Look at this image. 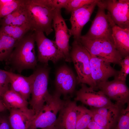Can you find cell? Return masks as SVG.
<instances>
[{"mask_svg":"<svg viewBox=\"0 0 129 129\" xmlns=\"http://www.w3.org/2000/svg\"><path fill=\"white\" fill-rule=\"evenodd\" d=\"M33 32L17 41L9 57L5 61L9 71L20 74L24 70H34L37 65Z\"/></svg>","mask_w":129,"mask_h":129,"instance_id":"cell-1","label":"cell"},{"mask_svg":"<svg viewBox=\"0 0 129 129\" xmlns=\"http://www.w3.org/2000/svg\"><path fill=\"white\" fill-rule=\"evenodd\" d=\"M28 13L31 30L41 31L48 35L53 31L52 21L55 10L37 2L35 0H24Z\"/></svg>","mask_w":129,"mask_h":129,"instance_id":"cell-2","label":"cell"},{"mask_svg":"<svg viewBox=\"0 0 129 129\" xmlns=\"http://www.w3.org/2000/svg\"><path fill=\"white\" fill-rule=\"evenodd\" d=\"M38 66L30 75L32 81L31 99L29 103L34 112L35 117L43 107L49 93L48 85L49 70L43 64Z\"/></svg>","mask_w":129,"mask_h":129,"instance_id":"cell-3","label":"cell"},{"mask_svg":"<svg viewBox=\"0 0 129 129\" xmlns=\"http://www.w3.org/2000/svg\"><path fill=\"white\" fill-rule=\"evenodd\" d=\"M61 95L56 91L53 94L48 93L43 107L28 129H44L54 125L64 102V100L61 98Z\"/></svg>","mask_w":129,"mask_h":129,"instance_id":"cell-4","label":"cell"},{"mask_svg":"<svg viewBox=\"0 0 129 129\" xmlns=\"http://www.w3.org/2000/svg\"><path fill=\"white\" fill-rule=\"evenodd\" d=\"M70 55L77 74V84H85L93 88L89 52L79 41L74 40Z\"/></svg>","mask_w":129,"mask_h":129,"instance_id":"cell-5","label":"cell"},{"mask_svg":"<svg viewBox=\"0 0 129 129\" xmlns=\"http://www.w3.org/2000/svg\"><path fill=\"white\" fill-rule=\"evenodd\" d=\"M77 40L91 55L102 57L111 63L120 66L123 59L111 41L104 38L87 39L81 36Z\"/></svg>","mask_w":129,"mask_h":129,"instance_id":"cell-6","label":"cell"},{"mask_svg":"<svg viewBox=\"0 0 129 129\" xmlns=\"http://www.w3.org/2000/svg\"><path fill=\"white\" fill-rule=\"evenodd\" d=\"M37 46L38 61L48 66L49 61L55 63L63 59V55L55 41L47 38L41 31H34Z\"/></svg>","mask_w":129,"mask_h":129,"instance_id":"cell-7","label":"cell"},{"mask_svg":"<svg viewBox=\"0 0 129 129\" xmlns=\"http://www.w3.org/2000/svg\"><path fill=\"white\" fill-rule=\"evenodd\" d=\"M98 9L87 32L81 36L87 39L104 38L114 43L112 36V30L103 0H99L97 4Z\"/></svg>","mask_w":129,"mask_h":129,"instance_id":"cell-8","label":"cell"},{"mask_svg":"<svg viewBox=\"0 0 129 129\" xmlns=\"http://www.w3.org/2000/svg\"><path fill=\"white\" fill-rule=\"evenodd\" d=\"M52 27L55 31V41L63 55V59L65 61L71 62L69 41L72 35L62 16L61 10H55Z\"/></svg>","mask_w":129,"mask_h":129,"instance_id":"cell-9","label":"cell"},{"mask_svg":"<svg viewBox=\"0 0 129 129\" xmlns=\"http://www.w3.org/2000/svg\"><path fill=\"white\" fill-rule=\"evenodd\" d=\"M111 63L104 58L90 54L91 75L94 90L99 89L109 78L117 74L118 70L112 67Z\"/></svg>","mask_w":129,"mask_h":129,"instance_id":"cell-10","label":"cell"},{"mask_svg":"<svg viewBox=\"0 0 129 129\" xmlns=\"http://www.w3.org/2000/svg\"><path fill=\"white\" fill-rule=\"evenodd\" d=\"M90 108H97L114 105L102 91H96L92 87L81 84V88L76 92L74 99Z\"/></svg>","mask_w":129,"mask_h":129,"instance_id":"cell-11","label":"cell"},{"mask_svg":"<svg viewBox=\"0 0 129 129\" xmlns=\"http://www.w3.org/2000/svg\"><path fill=\"white\" fill-rule=\"evenodd\" d=\"M99 89L119 106L123 107L125 104L129 103V89L126 81L115 79L107 81Z\"/></svg>","mask_w":129,"mask_h":129,"instance_id":"cell-12","label":"cell"},{"mask_svg":"<svg viewBox=\"0 0 129 129\" xmlns=\"http://www.w3.org/2000/svg\"><path fill=\"white\" fill-rule=\"evenodd\" d=\"M103 1L115 24L123 29L129 28V0Z\"/></svg>","mask_w":129,"mask_h":129,"instance_id":"cell-13","label":"cell"},{"mask_svg":"<svg viewBox=\"0 0 129 129\" xmlns=\"http://www.w3.org/2000/svg\"><path fill=\"white\" fill-rule=\"evenodd\" d=\"M99 1L86 5L71 12L70 19L71 24L70 30L74 40H78L81 36L82 30L89 21Z\"/></svg>","mask_w":129,"mask_h":129,"instance_id":"cell-14","label":"cell"},{"mask_svg":"<svg viewBox=\"0 0 129 129\" xmlns=\"http://www.w3.org/2000/svg\"><path fill=\"white\" fill-rule=\"evenodd\" d=\"M77 84L76 77L68 66L64 65L58 69L55 80L56 91L65 96L72 94Z\"/></svg>","mask_w":129,"mask_h":129,"instance_id":"cell-15","label":"cell"},{"mask_svg":"<svg viewBox=\"0 0 129 129\" xmlns=\"http://www.w3.org/2000/svg\"><path fill=\"white\" fill-rule=\"evenodd\" d=\"M76 102L69 98L64 100L54 125L58 129H75L78 116Z\"/></svg>","mask_w":129,"mask_h":129,"instance_id":"cell-16","label":"cell"},{"mask_svg":"<svg viewBox=\"0 0 129 129\" xmlns=\"http://www.w3.org/2000/svg\"><path fill=\"white\" fill-rule=\"evenodd\" d=\"M112 30L115 48L123 59L129 55V28L123 29L116 25L108 12L107 14Z\"/></svg>","mask_w":129,"mask_h":129,"instance_id":"cell-17","label":"cell"},{"mask_svg":"<svg viewBox=\"0 0 129 129\" xmlns=\"http://www.w3.org/2000/svg\"><path fill=\"white\" fill-rule=\"evenodd\" d=\"M8 118L12 129H28L35 117L32 109H12L9 110Z\"/></svg>","mask_w":129,"mask_h":129,"instance_id":"cell-18","label":"cell"},{"mask_svg":"<svg viewBox=\"0 0 129 129\" xmlns=\"http://www.w3.org/2000/svg\"><path fill=\"white\" fill-rule=\"evenodd\" d=\"M5 71L9 78L10 89L17 93L27 101L31 92L32 81L30 76H25L8 70Z\"/></svg>","mask_w":129,"mask_h":129,"instance_id":"cell-19","label":"cell"},{"mask_svg":"<svg viewBox=\"0 0 129 129\" xmlns=\"http://www.w3.org/2000/svg\"><path fill=\"white\" fill-rule=\"evenodd\" d=\"M23 1L24 0L22 5L18 9L2 18L0 22L2 26L30 25L28 13L24 5Z\"/></svg>","mask_w":129,"mask_h":129,"instance_id":"cell-20","label":"cell"},{"mask_svg":"<svg viewBox=\"0 0 129 129\" xmlns=\"http://www.w3.org/2000/svg\"><path fill=\"white\" fill-rule=\"evenodd\" d=\"M1 99L7 109L28 108V103L20 95L9 89L1 97Z\"/></svg>","mask_w":129,"mask_h":129,"instance_id":"cell-21","label":"cell"},{"mask_svg":"<svg viewBox=\"0 0 129 129\" xmlns=\"http://www.w3.org/2000/svg\"><path fill=\"white\" fill-rule=\"evenodd\" d=\"M0 32V62L5 61L10 56L18 40Z\"/></svg>","mask_w":129,"mask_h":129,"instance_id":"cell-22","label":"cell"},{"mask_svg":"<svg viewBox=\"0 0 129 129\" xmlns=\"http://www.w3.org/2000/svg\"><path fill=\"white\" fill-rule=\"evenodd\" d=\"M123 108L115 104L99 108H91L90 109L111 121L113 124L114 126L121 110Z\"/></svg>","mask_w":129,"mask_h":129,"instance_id":"cell-23","label":"cell"},{"mask_svg":"<svg viewBox=\"0 0 129 129\" xmlns=\"http://www.w3.org/2000/svg\"><path fill=\"white\" fill-rule=\"evenodd\" d=\"M30 30L31 28L29 24L21 26L6 25L2 26L0 28L1 32L18 41L22 38Z\"/></svg>","mask_w":129,"mask_h":129,"instance_id":"cell-24","label":"cell"},{"mask_svg":"<svg viewBox=\"0 0 129 129\" xmlns=\"http://www.w3.org/2000/svg\"><path fill=\"white\" fill-rule=\"evenodd\" d=\"M78 116L75 129H85L93 119L92 111L82 106H78Z\"/></svg>","mask_w":129,"mask_h":129,"instance_id":"cell-25","label":"cell"},{"mask_svg":"<svg viewBox=\"0 0 129 129\" xmlns=\"http://www.w3.org/2000/svg\"><path fill=\"white\" fill-rule=\"evenodd\" d=\"M23 0H0V19L16 10L22 4Z\"/></svg>","mask_w":129,"mask_h":129,"instance_id":"cell-26","label":"cell"},{"mask_svg":"<svg viewBox=\"0 0 129 129\" xmlns=\"http://www.w3.org/2000/svg\"><path fill=\"white\" fill-rule=\"evenodd\" d=\"M129 103L125 108L121 109L113 128L114 129H129Z\"/></svg>","mask_w":129,"mask_h":129,"instance_id":"cell-27","label":"cell"},{"mask_svg":"<svg viewBox=\"0 0 129 129\" xmlns=\"http://www.w3.org/2000/svg\"><path fill=\"white\" fill-rule=\"evenodd\" d=\"M70 0H35L38 3L54 10L66 8Z\"/></svg>","mask_w":129,"mask_h":129,"instance_id":"cell-28","label":"cell"},{"mask_svg":"<svg viewBox=\"0 0 129 129\" xmlns=\"http://www.w3.org/2000/svg\"><path fill=\"white\" fill-rule=\"evenodd\" d=\"M121 68L114 77V79L126 81L129 73V55L123 59L121 62Z\"/></svg>","mask_w":129,"mask_h":129,"instance_id":"cell-29","label":"cell"},{"mask_svg":"<svg viewBox=\"0 0 129 129\" xmlns=\"http://www.w3.org/2000/svg\"><path fill=\"white\" fill-rule=\"evenodd\" d=\"M99 0H70L65 9L66 12L71 13L73 11L85 5L98 1Z\"/></svg>","mask_w":129,"mask_h":129,"instance_id":"cell-30","label":"cell"},{"mask_svg":"<svg viewBox=\"0 0 129 129\" xmlns=\"http://www.w3.org/2000/svg\"><path fill=\"white\" fill-rule=\"evenodd\" d=\"M91 111L93 114V120L99 125L106 129H112L113 127L114 124L111 121L98 113Z\"/></svg>","mask_w":129,"mask_h":129,"instance_id":"cell-31","label":"cell"},{"mask_svg":"<svg viewBox=\"0 0 129 129\" xmlns=\"http://www.w3.org/2000/svg\"><path fill=\"white\" fill-rule=\"evenodd\" d=\"M10 84L9 77L5 70L0 69V94H3L9 89Z\"/></svg>","mask_w":129,"mask_h":129,"instance_id":"cell-32","label":"cell"},{"mask_svg":"<svg viewBox=\"0 0 129 129\" xmlns=\"http://www.w3.org/2000/svg\"><path fill=\"white\" fill-rule=\"evenodd\" d=\"M0 129H12L8 116L0 114Z\"/></svg>","mask_w":129,"mask_h":129,"instance_id":"cell-33","label":"cell"},{"mask_svg":"<svg viewBox=\"0 0 129 129\" xmlns=\"http://www.w3.org/2000/svg\"><path fill=\"white\" fill-rule=\"evenodd\" d=\"M85 129H106L101 126L92 120L89 124Z\"/></svg>","mask_w":129,"mask_h":129,"instance_id":"cell-34","label":"cell"},{"mask_svg":"<svg viewBox=\"0 0 129 129\" xmlns=\"http://www.w3.org/2000/svg\"><path fill=\"white\" fill-rule=\"evenodd\" d=\"M7 110L1 99H0V113H2Z\"/></svg>","mask_w":129,"mask_h":129,"instance_id":"cell-35","label":"cell"},{"mask_svg":"<svg viewBox=\"0 0 129 129\" xmlns=\"http://www.w3.org/2000/svg\"><path fill=\"white\" fill-rule=\"evenodd\" d=\"M41 129H58L54 125L50 127L45 128Z\"/></svg>","mask_w":129,"mask_h":129,"instance_id":"cell-36","label":"cell"},{"mask_svg":"<svg viewBox=\"0 0 129 129\" xmlns=\"http://www.w3.org/2000/svg\"><path fill=\"white\" fill-rule=\"evenodd\" d=\"M0 99H1V96L0 94Z\"/></svg>","mask_w":129,"mask_h":129,"instance_id":"cell-37","label":"cell"},{"mask_svg":"<svg viewBox=\"0 0 129 129\" xmlns=\"http://www.w3.org/2000/svg\"><path fill=\"white\" fill-rule=\"evenodd\" d=\"M1 33L0 31V36H1Z\"/></svg>","mask_w":129,"mask_h":129,"instance_id":"cell-38","label":"cell"}]
</instances>
